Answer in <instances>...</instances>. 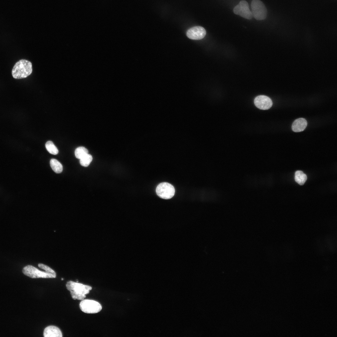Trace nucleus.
<instances>
[{"label":"nucleus","instance_id":"obj_2","mask_svg":"<svg viewBox=\"0 0 337 337\" xmlns=\"http://www.w3.org/2000/svg\"><path fill=\"white\" fill-rule=\"evenodd\" d=\"M32 71L31 62L27 60L22 59L19 61L15 64L12 74L14 78L21 79L29 76Z\"/></svg>","mask_w":337,"mask_h":337},{"label":"nucleus","instance_id":"obj_6","mask_svg":"<svg viewBox=\"0 0 337 337\" xmlns=\"http://www.w3.org/2000/svg\"><path fill=\"white\" fill-rule=\"evenodd\" d=\"M81 310L84 312L88 314H94L100 312L102 309L101 305L94 300L84 299L80 303Z\"/></svg>","mask_w":337,"mask_h":337},{"label":"nucleus","instance_id":"obj_10","mask_svg":"<svg viewBox=\"0 0 337 337\" xmlns=\"http://www.w3.org/2000/svg\"><path fill=\"white\" fill-rule=\"evenodd\" d=\"M43 336L44 337H61L62 335L59 328L54 325H50L44 329Z\"/></svg>","mask_w":337,"mask_h":337},{"label":"nucleus","instance_id":"obj_11","mask_svg":"<svg viewBox=\"0 0 337 337\" xmlns=\"http://www.w3.org/2000/svg\"><path fill=\"white\" fill-rule=\"evenodd\" d=\"M307 122L304 118H300L295 120L292 125V130L296 132L303 131L307 126Z\"/></svg>","mask_w":337,"mask_h":337},{"label":"nucleus","instance_id":"obj_12","mask_svg":"<svg viewBox=\"0 0 337 337\" xmlns=\"http://www.w3.org/2000/svg\"><path fill=\"white\" fill-rule=\"evenodd\" d=\"M307 179L306 175L302 171L298 170L295 172V179L296 182L300 185H303Z\"/></svg>","mask_w":337,"mask_h":337},{"label":"nucleus","instance_id":"obj_9","mask_svg":"<svg viewBox=\"0 0 337 337\" xmlns=\"http://www.w3.org/2000/svg\"><path fill=\"white\" fill-rule=\"evenodd\" d=\"M254 103L257 107L262 110L269 109L272 105L271 99L264 95H260L256 97L254 100Z\"/></svg>","mask_w":337,"mask_h":337},{"label":"nucleus","instance_id":"obj_8","mask_svg":"<svg viewBox=\"0 0 337 337\" xmlns=\"http://www.w3.org/2000/svg\"><path fill=\"white\" fill-rule=\"evenodd\" d=\"M206 34V31L203 27L197 26L188 29L186 33L187 36L193 40H200L203 38Z\"/></svg>","mask_w":337,"mask_h":337},{"label":"nucleus","instance_id":"obj_15","mask_svg":"<svg viewBox=\"0 0 337 337\" xmlns=\"http://www.w3.org/2000/svg\"><path fill=\"white\" fill-rule=\"evenodd\" d=\"M45 146L47 150L50 153L53 155L58 154V150L52 142L48 141L46 143Z\"/></svg>","mask_w":337,"mask_h":337},{"label":"nucleus","instance_id":"obj_16","mask_svg":"<svg viewBox=\"0 0 337 337\" xmlns=\"http://www.w3.org/2000/svg\"><path fill=\"white\" fill-rule=\"evenodd\" d=\"M92 159V156L88 154L80 159V164L82 166L87 167L89 165Z\"/></svg>","mask_w":337,"mask_h":337},{"label":"nucleus","instance_id":"obj_13","mask_svg":"<svg viewBox=\"0 0 337 337\" xmlns=\"http://www.w3.org/2000/svg\"><path fill=\"white\" fill-rule=\"evenodd\" d=\"M51 167L52 169L56 173H61L63 170L61 164L56 159H52L50 161Z\"/></svg>","mask_w":337,"mask_h":337},{"label":"nucleus","instance_id":"obj_18","mask_svg":"<svg viewBox=\"0 0 337 337\" xmlns=\"http://www.w3.org/2000/svg\"><path fill=\"white\" fill-rule=\"evenodd\" d=\"M61 280H63V278H61Z\"/></svg>","mask_w":337,"mask_h":337},{"label":"nucleus","instance_id":"obj_5","mask_svg":"<svg viewBox=\"0 0 337 337\" xmlns=\"http://www.w3.org/2000/svg\"><path fill=\"white\" fill-rule=\"evenodd\" d=\"M156 192L157 195L160 198L168 199L173 196L175 190L173 186L171 184L167 182H163L157 186Z\"/></svg>","mask_w":337,"mask_h":337},{"label":"nucleus","instance_id":"obj_1","mask_svg":"<svg viewBox=\"0 0 337 337\" xmlns=\"http://www.w3.org/2000/svg\"><path fill=\"white\" fill-rule=\"evenodd\" d=\"M67 289L70 292L72 298L74 300H82L86 297L92 287L89 286L70 281L66 284Z\"/></svg>","mask_w":337,"mask_h":337},{"label":"nucleus","instance_id":"obj_3","mask_svg":"<svg viewBox=\"0 0 337 337\" xmlns=\"http://www.w3.org/2000/svg\"><path fill=\"white\" fill-rule=\"evenodd\" d=\"M23 273L31 278H55L56 273H52L46 271H41L33 266L28 265L24 267L22 270Z\"/></svg>","mask_w":337,"mask_h":337},{"label":"nucleus","instance_id":"obj_4","mask_svg":"<svg viewBox=\"0 0 337 337\" xmlns=\"http://www.w3.org/2000/svg\"><path fill=\"white\" fill-rule=\"evenodd\" d=\"M252 13L256 19H265L267 15V9L264 3L260 0H253L251 2Z\"/></svg>","mask_w":337,"mask_h":337},{"label":"nucleus","instance_id":"obj_17","mask_svg":"<svg viewBox=\"0 0 337 337\" xmlns=\"http://www.w3.org/2000/svg\"><path fill=\"white\" fill-rule=\"evenodd\" d=\"M38 266L40 268L42 269L45 271L52 273H56L53 270L46 265L40 263L38 264Z\"/></svg>","mask_w":337,"mask_h":337},{"label":"nucleus","instance_id":"obj_7","mask_svg":"<svg viewBox=\"0 0 337 337\" xmlns=\"http://www.w3.org/2000/svg\"><path fill=\"white\" fill-rule=\"evenodd\" d=\"M234 13L248 19L252 18V15L250 10L247 2L245 0L241 1L233 9Z\"/></svg>","mask_w":337,"mask_h":337},{"label":"nucleus","instance_id":"obj_14","mask_svg":"<svg viewBox=\"0 0 337 337\" xmlns=\"http://www.w3.org/2000/svg\"><path fill=\"white\" fill-rule=\"evenodd\" d=\"M88 150L85 147L82 146L77 148L75 150V154L76 157L80 159L85 155L88 154Z\"/></svg>","mask_w":337,"mask_h":337}]
</instances>
